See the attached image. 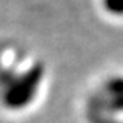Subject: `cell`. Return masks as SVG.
I'll list each match as a JSON object with an SVG mask.
<instances>
[{
  "instance_id": "1",
  "label": "cell",
  "mask_w": 123,
  "mask_h": 123,
  "mask_svg": "<svg viewBox=\"0 0 123 123\" xmlns=\"http://www.w3.org/2000/svg\"><path fill=\"white\" fill-rule=\"evenodd\" d=\"M105 12L114 16H123V0H102Z\"/></svg>"
}]
</instances>
